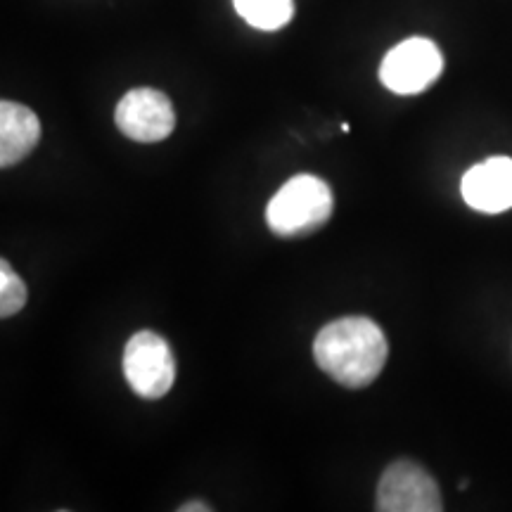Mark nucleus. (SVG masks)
Listing matches in <instances>:
<instances>
[{
	"label": "nucleus",
	"instance_id": "obj_1",
	"mask_svg": "<svg viewBox=\"0 0 512 512\" xmlns=\"http://www.w3.org/2000/svg\"><path fill=\"white\" fill-rule=\"evenodd\" d=\"M387 356V337L380 325L366 316L332 320L313 342V358L320 370L349 389H363L375 382Z\"/></svg>",
	"mask_w": 512,
	"mask_h": 512
},
{
	"label": "nucleus",
	"instance_id": "obj_8",
	"mask_svg": "<svg viewBox=\"0 0 512 512\" xmlns=\"http://www.w3.org/2000/svg\"><path fill=\"white\" fill-rule=\"evenodd\" d=\"M41 138L36 112L19 102H0V166L8 169L29 157Z\"/></svg>",
	"mask_w": 512,
	"mask_h": 512
},
{
	"label": "nucleus",
	"instance_id": "obj_2",
	"mask_svg": "<svg viewBox=\"0 0 512 512\" xmlns=\"http://www.w3.org/2000/svg\"><path fill=\"white\" fill-rule=\"evenodd\" d=\"M335 211L332 190L318 176L299 174L271 197L266 223L280 238H304L330 221Z\"/></svg>",
	"mask_w": 512,
	"mask_h": 512
},
{
	"label": "nucleus",
	"instance_id": "obj_3",
	"mask_svg": "<svg viewBox=\"0 0 512 512\" xmlns=\"http://www.w3.org/2000/svg\"><path fill=\"white\" fill-rule=\"evenodd\" d=\"M124 375L131 389L143 399H162L176 380V358L169 342L152 330H140L124 349Z\"/></svg>",
	"mask_w": 512,
	"mask_h": 512
},
{
	"label": "nucleus",
	"instance_id": "obj_9",
	"mask_svg": "<svg viewBox=\"0 0 512 512\" xmlns=\"http://www.w3.org/2000/svg\"><path fill=\"white\" fill-rule=\"evenodd\" d=\"M238 15L249 27L261 31H278L294 17V0H233Z\"/></svg>",
	"mask_w": 512,
	"mask_h": 512
},
{
	"label": "nucleus",
	"instance_id": "obj_7",
	"mask_svg": "<svg viewBox=\"0 0 512 512\" xmlns=\"http://www.w3.org/2000/svg\"><path fill=\"white\" fill-rule=\"evenodd\" d=\"M460 192L467 207L482 214H501L512 207V159L491 157L463 176Z\"/></svg>",
	"mask_w": 512,
	"mask_h": 512
},
{
	"label": "nucleus",
	"instance_id": "obj_5",
	"mask_svg": "<svg viewBox=\"0 0 512 512\" xmlns=\"http://www.w3.org/2000/svg\"><path fill=\"white\" fill-rule=\"evenodd\" d=\"M375 508L380 512H439L444 510V501L425 467L413 460H396L382 472Z\"/></svg>",
	"mask_w": 512,
	"mask_h": 512
},
{
	"label": "nucleus",
	"instance_id": "obj_11",
	"mask_svg": "<svg viewBox=\"0 0 512 512\" xmlns=\"http://www.w3.org/2000/svg\"><path fill=\"white\" fill-rule=\"evenodd\" d=\"M178 510L181 512H207L209 505H204L202 501H190V505H181Z\"/></svg>",
	"mask_w": 512,
	"mask_h": 512
},
{
	"label": "nucleus",
	"instance_id": "obj_4",
	"mask_svg": "<svg viewBox=\"0 0 512 512\" xmlns=\"http://www.w3.org/2000/svg\"><path fill=\"white\" fill-rule=\"evenodd\" d=\"M444 72V55L430 38H406L384 55L380 81L396 95L427 91Z\"/></svg>",
	"mask_w": 512,
	"mask_h": 512
},
{
	"label": "nucleus",
	"instance_id": "obj_10",
	"mask_svg": "<svg viewBox=\"0 0 512 512\" xmlns=\"http://www.w3.org/2000/svg\"><path fill=\"white\" fill-rule=\"evenodd\" d=\"M29 290L24 280L12 271L8 261H0V318H10L24 309Z\"/></svg>",
	"mask_w": 512,
	"mask_h": 512
},
{
	"label": "nucleus",
	"instance_id": "obj_6",
	"mask_svg": "<svg viewBox=\"0 0 512 512\" xmlns=\"http://www.w3.org/2000/svg\"><path fill=\"white\" fill-rule=\"evenodd\" d=\"M117 128L136 143H162L176 128L171 100L155 88H133L119 100L114 112Z\"/></svg>",
	"mask_w": 512,
	"mask_h": 512
}]
</instances>
